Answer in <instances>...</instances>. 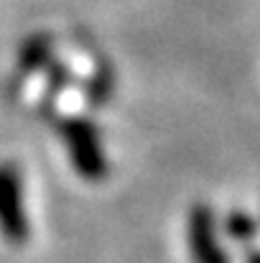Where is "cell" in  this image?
<instances>
[{
	"mask_svg": "<svg viewBox=\"0 0 260 263\" xmlns=\"http://www.w3.org/2000/svg\"><path fill=\"white\" fill-rule=\"evenodd\" d=\"M56 136L67 148L69 164L89 184H99L110 174V161L105 154L102 133L94 120L82 115H67L56 120Z\"/></svg>",
	"mask_w": 260,
	"mask_h": 263,
	"instance_id": "cell-1",
	"label": "cell"
},
{
	"mask_svg": "<svg viewBox=\"0 0 260 263\" xmlns=\"http://www.w3.org/2000/svg\"><path fill=\"white\" fill-rule=\"evenodd\" d=\"M31 233L23 172L15 161H0V238L10 248H23L28 246Z\"/></svg>",
	"mask_w": 260,
	"mask_h": 263,
	"instance_id": "cell-2",
	"label": "cell"
},
{
	"mask_svg": "<svg viewBox=\"0 0 260 263\" xmlns=\"http://www.w3.org/2000/svg\"><path fill=\"white\" fill-rule=\"evenodd\" d=\"M186 246L194 263H230L219 243L214 212L204 202L191 204L186 212Z\"/></svg>",
	"mask_w": 260,
	"mask_h": 263,
	"instance_id": "cell-3",
	"label": "cell"
},
{
	"mask_svg": "<svg viewBox=\"0 0 260 263\" xmlns=\"http://www.w3.org/2000/svg\"><path fill=\"white\" fill-rule=\"evenodd\" d=\"M51 54H54V41H51V36H46V33H33V36H28V39L21 44V49H18V59H15L18 72H21L23 77H28V74L38 72V69H46V67L54 62Z\"/></svg>",
	"mask_w": 260,
	"mask_h": 263,
	"instance_id": "cell-4",
	"label": "cell"
},
{
	"mask_svg": "<svg viewBox=\"0 0 260 263\" xmlns=\"http://www.w3.org/2000/svg\"><path fill=\"white\" fill-rule=\"evenodd\" d=\"M258 230H260L258 220L250 217V215L243 212V210H232V212H227V217H225V222H222V233H225V238L232 240L235 246H243V248H248V246L255 243Z\"/></svg>",
	"mask_w": 260,
	"mask_h": 263,
	"instance_id": "cell-5",
	"label": "cell"
},
{
	"mask_svg": "<svg viewBox=\"0 0 260 263\" xmlns=\"http://www.w3.org/2000/svg\"><path fill=\"white\" fill-rule=\"evenodd\" d=\"M245 263H260V251L248 246V253H245Z\"/></svg>",
	"mask_w": 260,
	"mask_h": 263,
	"instance_id": "cell-6",
	"label": "cell"
}]
</instances>
